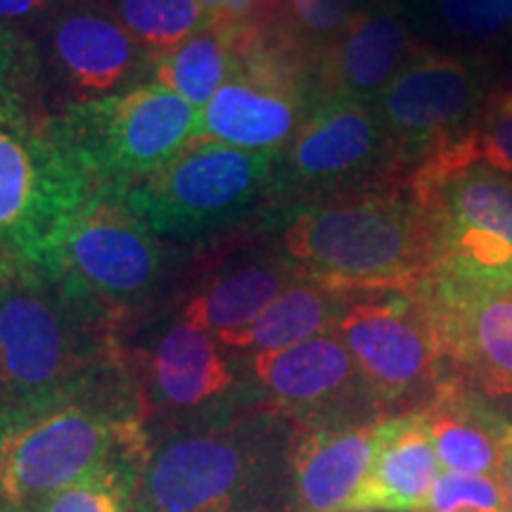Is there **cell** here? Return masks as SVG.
<instances>
[{
	"mask_svg": "<svg viewBox=\"0 0 512 512\" xmlns=\"http://www.w3.org/2000/svg\"><path fill=\"white\" fill-rule=\"evenodd\" d=\"M126 337L48 275L0 285V411L24 418L136 384Z\"/></svg>",
	"mask_w": 512,
	"mask_h": 512,
	"instance_id": "7a4b0ae2",
	"label": "cell"
},
{
	"mask_svg": "<svg viewBox=\"0 0 512 512\" xmlns=\"http://www.w3.org/2000/svg\"><path fill=\"white\" fill-rule=\"evenodd\" d=\"M444 472L501 477L512 420L465 380L448 375L418 411Z\"/></svg>",
	"mask_w": 512,
	"mask_h": 512,
	"instance_id": "ac0fdd59",
	"label": "cell"
},
{
	"mask_svg": "<svg viewBox=\"0 0 512 512\" xmlns=\"http://www.w3.org/2000/svg\"><path fill=\"white\" fill-rule=\"evenodd\" d=\"M48 133L86 171L95 195L126 197L200 136V117L178 93L140 83L117 95L67 102Z\"/></svg>",
	"mask_w": 512,
	"mask_h": 512,
	"instance_id": "5b68a950",
	"label": "cell"
},
{
	"mask_svg": "<svg viewBox=\"0 0 512 512\" xmlns=\"http://www.w3.org/2000/svg\"><path fill=\"white\" fill-rule=\"evenodd\" d=\"M34 41L43 67H53L76 102L105 98L126 83L140 86L157 60L128 34L110 0H55Z\"/></svg>",
	"mask_w": 512,
	"mask_h": 512,
	"instance_id": "5bb4252c",
	"label": "cell"
},
{
	"mask_svg": "<svg viewBox=\"0 0 512 512\" xmlns=\"http://www.w3.org/2000/svg\"><path fill=\"white\" fill-rule=\"evenodd\" d=\"M46 69L36 41L0 22V124L17 131H48Z\"/></svg>",
	"mask_w": 512,
	"mask_h": 512,
	"instance_id": "d4e9b609",
	"label": "cell"
},
{
	"mask_svg": "<svg viewBox=\"0 0 512 512\" xmlns=\"http://www.w3.org/2000/svg\"><path fill=\"white\" fill-rule=\"evenodd\" d=\"M114 15L140 46L164 55L211 24L197 0H110Z\"/></svg>",
	"mask_w": 512,
	"mask_h": 512,
	"instance_id": "4316f807",
	"label": "cell"
},
{
	"mask_svg": "<svg viewBox=\"0 0 512 512\" xmlns=\"http://www.w3.org/2000/svg\"><path fill=\"white\" fill-rule=\"evenodd\" d=\"M335 330L384 418L420 411L451 375L432 313L415 290L358 292Z\"/></svg>",
	"mask_w": 512,
	"mask_h": 512,
	"instance_id": "9c48e42d",
	"label": "cell"
},
{
	"mask_svg": "<svg viewBox=\"0 0 512 512\" xmlns=\"http://www.w3.org/2000/svg\"><path fill=\"white\" fill-rule=\"evenodd\" d=\"M432 437L418 411L382 420L368 475L344 510L422 512L441 477Z\"/></svg>",
	"mask_w": 512,
	"mask_h": 512,
	"instance_id": "ffe728a7",
	"label": "cell"
},
{
	"mask_svg": "<svg viewBox=\"0 0 512 512\" xmlns=\"http://www.w3.org/2000/svg\"><path fill=\"white\" fill-rule=\"evenodd\" d=\"M55 0H0V22L34 38Z\"/></svg>",
	"mask_w": 512,
	"mask_h": 512,
	"instance_id": "4dcf8cb0",
	"label": "cell"
},
{
	"mask_svg": "<svg viewBox=\"0 0 512 512\" xmlns=\"http://www.w3.org/2000/svg\"><path fill=\"white\" fill-rule=\"evenodd\" d=\"M219 339L188 320H178L147 354H131L143 387L147 411H164L181 420L183 413L216 408L235 384Z\"/></svg>",
	"mask_w": 512,
	"mask_h": 512,
	"instance_id": "e0dca14e",
	"label": "cell"
},
{
	"mask_svg": "<svg viewBox=\"0 0 512 512\" xmlns=\"http://www.w3.org/2000/svg\"><path fill=\"white\" fill-rule=\"evenodd\" d=\"M356 10V0H290L287 27L302 46L318 55L347 27Z\"/></svg>",
	"mask_w": 512,
	"mask_h": 512,
	"instance_id": "f546056e",
	"label": "cell"
},
{
	"mask_svg": "<svg viewBox=\"0 0 512 512\" xmlns=\"http://www.w3.org/2000/svg\"><path fill=\"white\" fill-rule=\"evenodd\" d=\"M408 17L451 53L498 57L512 41V0H415Z\"/></svg>",
	"mask_w": 512,
	"mask_h": 512,
	"instance_id": "603a6c76",
	"label": "cell"
},
{
	"mask_svg": "<svg viewBox=\"0 0 512 512\" xmlns=\"http://www.w3.org/2000/svg\"><path fill=\"white\" fill-rule=\"evenodd\" d=\"M278 155L195 136L124 197L157 238L200 240L273 209Z\"/></svg>",
	"mask_w": 512,
	"mask_h": 512,
	"instance_id": "52a82bcc",
	"label": "cell"
},
{
	"mask_svg": "<svg viewBox=\"0 0 512 512\" xmlns=\"http://www.w3.org/2000/svg\"><path fill=\"white\" fill-rule=\"evenodd\" d=\"M339 512H384V510H339Z\"/></svg>",
	"mask_w": 512,
	"mask_h": 512,
	"instance_id": "d590c367",
	"label": "cell"
},
{
	"mask_svg": "<svg viewBox=\"0 0 512 512\" xmlns=\"http://www.w3.org/2000/svg\"><path fill=\"white\" fill-rule=\"evenodd\" d=\"M0 512H31V510H27V508H17V505H10V503L0 501Z\"/></svg>",
	"mask_w": 512,
	"mask_h": 512,
	"instance_id": "836d02e7",
	"label": "cell"
},
{
	"mask_svg": "<svg viewBox=\"0 0 512 512\" xmlns=\"http://www.w3.org/2000/svg\"><path fill=\"white\" fill-rule=\"evenodd\" d=\"M451 375L486 399H512V292L465 294L418 283Z\"/></svg>",
	"mask_w": 512,
	"mask_h": 512,
	"instance_id": "2e32d148",
	"label": "cell"
},
{
	"mask_svg": "<svg viewBox=\"0 0 512 512\" xmlns=\"http://www.w3.org/2000/svg\"><path fill=\"white\" fill-rule=\"evenodd\" d=\"M422 512H512L501 477L441 472Z\"/></svg>",
	"mask_w": 512,
	"mask_h": 512,
	"instance_id": "83f0119b",
	"label": "cell"
},
{
	"mask_svg": "<svg viewBox=\"0 0 512 512\" xmlns=\"http://www.w3.org/2000/svg\"><path fill=\"white\" fill-rule=\"evenodd\" d=\"M46 275L128 332L164 290L166 252L124 197L95 195Z\"/></svg>",
	"mask_w": 512,
	"mask_h": 512,
	"instance_id": "ba28073f",
	"label": "cell"
},
{
	"mask_svg": "<svg viewBox=\"0 0 512 512\" xmlns=\"http://www.w3.org/2000/svg\"><path fill=\"white\" fill-rule=\"evenodd\" d=\"M136 486L131 477H93L46 498L31 512H136Z\"/></svg>",
	"mask_w": 512,
	"mask_h": 512,
	"instance_id": "f1b7e54d",
	"label": "cell"
},
{
	"mask_svg": "<svg viewBox=\"0 0 512 512\" xmlns=\"http://www.w3.org/2000/svg\"><path fill=\"white\" fill-rule=\"evenodd\" d=\"M406 183L432 230L420 283L465 294L512 292V178L489 166L413 169Z\"/></svg>",
	"mask_w": 512,
	"mask_h": 512,
	"instance_id": "8992f818",
	"label": "cell"
},
{
	"mask_svg": "<svg viewBox=\"0 0 512 512\" xmlns=\"http://www.w3.org/2000/svg\"><path fill=\"white\" fill-rule=\"evenodd\" d=\"M249 368L259 399L304 430L384 420L380 403L337 330L287 349L254 354Z\"/></svg>",
	"mask_w": 512,
	"mask_h": 512,
	"instance_id": "4fadbf2b",
	"label": "cell"
},
{
	"mask_svg": "<svg viewBox=\"0 0 512 512\" xmlns=\"http://www.w3.org/2000/svg\"><path fill=\"white\" fill-rule=\"evenodd\" d=\"M5 427H8V418H5V413L0 411V444H3V434H5Z\"/></svg>",
	"mask_w": 512,
	"mask_h": 512,
	"instance_id": "e575fe53",
	"label": "cell"
},
{
	"mask_svg": "<svg viewBox=\"0 0 512 512\" xmlns=\"http://www.w3.org/2000/svg\"><path fill=\"white\" fill-rule=\"evenodd\" d=\"M299 278L283 254L245 261L204 283L183 306V320L216 339L252 325Z\"/></svg>",
	"mask_w": 512,
	"mask_h": 512,
	"instance_id": "44dd1931",
	"label": "cell"
},
{
	"mask_svg": "<svg viewBox=\"0 0 512 512\" xmlns=\"http://www.w3.org/2000/svg\"><path fill=\"white\" fill-rule=\"evenodd\" d=\"M93 197L86 171L48 131L0 124V242L24 264L46 275Z\"/></svg>",
	"mask_w": 512,
	"mask_h": 512,
	"instance_id": "7c38bea8",
	"label": "cell"
},
{
	"mask_svg": "<svg viewBox=\"0 0 512 512\" xmlns=\"http://www.w3.org/2000/svg\"><path fill=\"white\" fill-rule=\"evenodd\" d=\"M140 382L12 418L0 444V501L34 510L102 475L140 479L152 446Z\"/></svg>",
	"mask_w": 512,
	"mask_h": 512,
	"instance_id": "277c9868",
	"label": "cell"
},
{
	"mask_svg": "<svg viewBox=\"0 0 512 512\" xmlns=\"http://www.w3.org/2000/svg\"><path fill=\"white\" fill-rule=\"evenodd\" d=\"M475 164L489 166L512 178V98L496 88L470 133L460 143L425 159L420 166L432 171H453Z\"/></svg>",
	"mask_w": 512,
	"mask_h": 512,
	"instance_id": "484cf974",
	"label": "cell"
},
{
	"mask_svg": "<svg viewBox=\"0 0 512 512\" xmlns=\"http://www.w3.org/2000/svg\"><path fill=\"white\" fill-rule=\"evenodd\" d=\"M356 294L299 275L252 325L219 337V342L256 354L287 349L335 330Z\"/></svg>",
	"mask_w": 512,
	"mask_h": 512,
	"instance_id": "7402d4cb",
	"label": "cell"
},
{
	"mask_svg": "<svg viewBox=\"0 0 512 512\" xmlns=\"http://www.w3.org/2000/svg\"><path fill=\"white\" fill-rule=\"evenodd\" d=\"M297 425L268 406H216L155 437L136 486V512H294Z\"/></svg>",
	"mask_w": 512,
	"mask_h": 512,
	"instance_id": "6da1fadb",
	"label": "cell"
},
{
	"mask_svg": "<svg viewBox=\"0 0 512 512\" xmlns=\"http://www.w3.org/2000/svg\"><path fill=\"white\" fill-rule=\"evenodd\" d=\"M34 275H43V273H38L31 266L24 264V261L19 259L8 245L0 242V285L17 283V280L34 278Z\"/></svg>",
	"mask_w": 512,
	"mask_h": 512,
	"instance_id": "1f68e13d",
	"label": "cell"
},
{
	"mask_svg": "<svg viewBox=\"0 0 512 512\" xmlns=\"http://www.w3.org/2000/svg\"><path fill=\"white\" fill-rule=\"evenodd\" d=\"M278 254L349 292L413 290L432 268V230L406 181L278 211Z\"/></svg>",
	"mask_w": 512,
	"mask_h": 512,
	"instance_id": "3957f363",
	"label": "cell"
},
{
	"mask_svg": "<svg viewBox=\"0 0 512 512\" xmlns=\"http://www.w3.org/2000/svg\"><path fill=\"white\" fill-rule=\"evenodd\" d=\"M235 69V38L228 24L216 22L195 34L171 53L157 55L152 79L169 88L195 107H207L209 100L230 79Z\"/></svg>",
	"mask_w": 512,
	"mask_h": 512,
	"instance_id": "cb8c5ba5",
	"label": "cell"
},
{
	"mask_svg": "<svg viewBox=\"0 0 512 512\" xmlns=\"http://www.w3.org/2000/svg\"><path fill=\"white\" fill-rule=\"evenodd\" d=\"M430 43L415 34L396 0H368L349 24L320 50L313 67L316 102H373L396 74Z\"/></svg>",
	"mask_w": 512,
	"mask_h": 512,
	"instance_id": "9a60e30c",
	"label": "cell"
},
{
	"mask_svg": "<svg viewBox=\"0 0 512 512\" xmlns=\"http://www.w3.org/2000/svg\"><path fill=\"white\" fill-rule=\"evenodd\" d=\"M496 86V57L427 46L373 105L406 174L463 140Z\"/></svg>",
	"mask_w": 512,
	"mask_h": 512,
	"instance_id": "8fae6325",
	"label": "cell"
},
{
	"mask_svg": "<svg viewBox=\"0 0 512 512\" xmlns=\"http://www.w3.org/2000/svg\"><path fill=\"white\" fill-rule=\"evenodd\" d=\"M496 91L512 98V41L510 46L496 57Z\"/></svg>",
	"mask_w": 512,
	"mask_h": 512,
	"instance_id": "d6a6232c",
	"label": "cell"
},
{
	"mask_svg": "<svg viewBox=\"0 0 512 512\" xmlns=\"http://www.w3.org/2000/svg\"><path fill=\"white\" fill-rule=\"evenodd\" d=\"M380 425L382 420L323 430L297 427L290 456L294 512L347 508L373 463Z\"/></svg>",
	"mask_w": 512,
	"mask_h": 512,
	"instance_id": "d6986e66",
	"label": "cell"
},
{
	"mask_svg": "<svg viewBox=\"0 0 512 512\" xmlns=\"http://www.w3.org/2000/svg\"><path fill=\"white\" fill-rule=\"evenodd\" d=\"M406 178L375 105L328 100L320 102L290 147L278 155L273 209L382 188Z\"/></svg>",
	"mask_w": 512,
	"mask_h": 512,
	"instance_id": "30bf717a",
	"label": "cell"
}]
</instances>
